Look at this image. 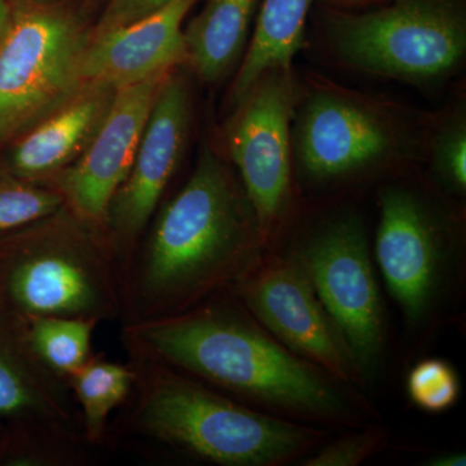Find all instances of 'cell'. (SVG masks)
I'll use <instances>...</instances> for the list:
<instances>
[{
    "mask_svg": "<svg viewBox=\"0 0 466 466\" xmlns=\"http://www.w3.org/2000/svg\"><path fill=\"white\" fill-rule=\"evenodd\" d=\"M11 17V0H0V38L7 30Z\"/></svg>",
    "mask_w": 466,
    "mask_h": 466,
    "instance_id": "obj_28",
    "label": "cell"
},
{
    "mask_svg": "<svg viewBox=\"0 0 466 466\" xmlns=\"http://www.w3.org/2000/svg\"><path fill=\"white\" fill-rule=\"evenodd\" d=\"M82 0H11L0 38V147L75 96L92 25Z\"/></svg>",
    "mask_w": 466,
    "mask_h": 466,
    "instance_id": "obj_5",
    "label": "cell"
},
{
    "mask_svg": "<svg viewBox=\"0 0 466 466\" xmlns=\"http://www.w3.org/2000/svg\"><path fill=\"white\" fill-rule=\"evenodd\" d=\"M26 339L50 370L67 379L90 360L92 336L99 321L92 319L47 317L23 321Z\"/></svg>",
    "mask_w": 466,
    "mask_h": 466,
    "instance_id": "obj_20",
    "label": "cell"
},
{
    "mask_svg": "<svg viewBox=\"0 0 466 466\" xmlns=\"http://www.w3.org/2000/svg\"><path fill=\"white\" fill-rule=\"evenodd\" d=\"M431 466H465L466 456L465 453L455 452L446 453V455L438 456L429 461Z\"/></svg>",
    "mask_w": 466,
    "mask_h": 466,
    "instance_id": "obj_27",
    "label": "cell"
},
{
    "mask_svg": "<svg viewBox=\"0 0 466 466\" xmlns=\"http://www.w3.org/2000/svg\"><path fill=\"white\" fill-rule=\"evenodd\" d=\"M200 0H170L128 25L90 36L82 60L84 84L118 88L187 64L184 21Z\"/></svg>",
    "mask_w": 466,
    "mask_h": 466,
    "instance_id": "obj_15",
    "label": "cell"
},
{
    "mask_svg": "<svg viewBox=\"0 0 466 466\" xmlns=\"http://www.w3.org/2000/svg\"><path fill=\"white\" fill-rule=\"evenodd\" d=\"M116 91L106 85H82L64 106L7 144L0 167L20 179L50 187L90 146Z\"/></svg>",
    "mask_w": 466,
    "mask_h": 466,
    "instance_id": "obj_16",
    "label": "cell"
},
{
    "mask_svg": "<svg viewBox=\"0 0 466 466\" xmlns=\"http://www.w3.org/2000/svg\"><path fill=\"white\" fill-rule=\"evenodd\" d=\"M173 70L118 88L84 155L50 184L73 213L104 232L110 202L130 171L150 110Z\"/></svg>",
    "mask_w": 466,
    "mask_h": 466,
    "instance_id": "obj_14",
    "label": "cell"
},
{
    "mask_svg": "<svg viewBox=\"0 0 466 466\" xmlns=\"http://www.w3.org/2000/svg\"><path fill=\"white\" fill-rule=\"evenodd\" d=\"M167 2L170 0H106L100 16L92 25L91 36L101 35L128 25L157 11Z\"/></svg>",
    "mask_w": 466,
    "mask_h": 466,
    "instance_id": "obj_25",
    "label": "cell"
},
{
    "mask_svg": "<svg viewBox=\"0 0 466 466\" xmlns=\"http://www.w3.org/2000/svg\"><path fill=\"white\" fill-rule=\"evenodd\" d=\"M294 258L341 334L358 372H372L385 345V325L363 220L357 214L328 220Z\"/></svg>",
    "mask_w": 466,
    "mask_h": 466,
    "instance_id": "obj_8",
    "label": "cell"
},
{
    "mask_svg": "<svg viewBox=\"0 0 466 466\" xmlns=\"http://www.w3.org/2000/svg\"><path fill=\"white\" fill-rule=\"evenodd\" d=\"M435 173L452 191L466 189V125L461 116L441 127L431 148Z\"/></svg>",
    "mask_w": 466,
    "mask_h": 466,
    "instance_id": "obj_23",
    "label": "cell"
},
{
    "mask_svg": "<svg viewBox=\"0 0 466 466\" xmlns=\"http://www.w3.org/2000/svg\"><path fill=\"white\" fill-rule=\"evenodd\" d=\"M63 205L56 189L20 179L0 167V235L48 216Z\"/></svg>",
    "mask_w": 466,
    "mask_h": 466,
    "instance_id": "obj_21",
    "label": "cell"
},
{
    "mask_svg": "<svg viewBox=\"0 0 466 466\" xmlns=\"http://www.w3.org/2000/svg\"><path fill=\"white\" fill-rule=\"evenodd\" d=\"M135 375L130 361L118 363L94 354L67 377V386L81 413L86 441L95 450H104L110 420L130 395Z\"/></svg>",
    "mask_w": 466,
    "mask_h": 466,
    "instance_id": "obj_19",
    "label": "cell"
},
{
    "mask_svg": "<svg viewBox=\"0 0 466 466\" xmlns=\"http://www.w3.org/2000/svg\"><path fill=\"white\" fill-rule=\"evenodd\" d=\"M323 7L343 9V11H358L382 5L386 0H315Z\"/></svg>",
    "mask_w": 466,
    "mask_h": 466,
    "instance_id": "obj_26",
    "label": "cell"
},
{
    "mask_svg": "<svg viewBox=\"0 0 466 466\" xmlns=\"http://www.w3.org/2000/svg\"><path fill=\"white\" fill-rule=\"evenodd\" d=\"M88 8L96 7V5H99L100 2H106V0H82Z\"/></svg>",
    "mask_w": 466,
    "mask_h": 466,
    "instance_id": "obj_30",
    "label": "cell"
},
{
    "mask_svg": "<svg viewBox=\"0 0 466 466\" xmlns=\"http://www.w3.org/2000/svg\"><path fill=\"white\" fill-rule=\"evenodd\" d=\"M8 447V433L5 426L0 421V466H3V460H5V452Z\"/></svg>",
    "mask_w": 466,
    "mask_h": 466,
    "instance_id": "obj_29",
    "label": "cell"
},
{
    "mask_svg": "<svg viewBox=\"0 0 466 466\" xmlns=\"http://www.w3.org/2000/svg\"><path fill=\"white\" fill-rule=\"evenodd\" d=\"M192 119V97L177 69L156 97L130 171L110 202L106 235L119 274L133 257L182 162Z\"/></svg>",
    "mask_w": 466,
    "mask_h": 466,
    "instance_id": "obj_10",
    "label": "cell"
},
{
    "mask_svg": "<svg viewBox=\"0 0 466 466\" xmlns=\"http://www.w3.org/2000/svg\"><path fill=\"white\" fill-rule=\"evenodd\" d=\"M407 389L413 403L431 413L455 406L461 391L455 370L441 359H426L416 364L408 376Z\"/></svg>",
    "mask_w": 466,
    "mask_h": 466,
    "instance_id": "obj_22",
    "label": "cell"
},
{
    "mask_svg": "<svg viewBox=\"0 0 466 466\" xmlns=\"http://www.w3.org/2000/svg\"><path fill=\"white\" fill-rule=\"evenodd\" d=\"M294 106L296 90L290 70H271L236 106L229 126V158L265 238L289 198Z\"/></svg>",
    "mask_w": 466,
    "mask_h": 466,
    "instance_id": "obj_11",
    "label": "cell"
},
{
    "mask_svg": "<svg viewBox=\"0 0 466 466\" xmlns=\"http://www.w3.org/2000/svg\"><path fill=\"white\" fill-rule=\"evenodd\" d=\"M260 0H202L184 27L187 64L207 84H217L240 63Z\"/></svg>",
    "mask_w": 466,
    "mask_h": 466,
    "instance_id": "obj_17",
    "label": "cell"
},
{
    "mask_svg": "<svg viewBox=\"0 0 466 466\" xmlns=\"http://www.w3.org/2000/svg\"><path fill=\"white\" fill-rule=\"evenodd\" d=\"M315 0H260L249 43L233 79L232 106L271 70H290L305 45L306 24Z\"/></svg>",
    "mask_w": 466,
    "mask_h": 466,
    "instance_id": "obj_18",
    "label": "cell"
},
{
    "mask_svg": "<svg viewBox=\"0 0 466 466\" xmlns=\"http://www.w3.org/2000/svg\"><path fill=\"white\" fill-rule=\"evenodd\" d=\"M135 381L110 420L104 450L168 453L220 466H275L317 446L314 429L250 410L182 370L127 354Z\"/></svg>",
    "mask_w": 466,
    "mask_h": 466,
    "instance_id": "obj_2",
    "label": "cell"
},
{
    "mask_svg": "<svg viewBox=\"0 0 466 466\" xmlns=\"http://www.w3.org/2000/svg\"><path fill=\"white\" fill-rule=\"evenodd\" d=\"M376 258L408 320H422L440 296L449 236L441 216L419 193L391 186L380 198Z\"/></svg>",
    "mask_w": 466,
    "mask_h": 466,
    "instance_id": "obj_13",
    "label": "cell"
},
{
    "mask_svg": "<svg viewBox=\"0 0 466 466\" xmlns=\"http://www.w3.org/2000/svg\"><path fill=\"white\" fill-rule=\"evenodd\" d=\"M229 293L297 357L342 381L358 376L348 346L296 258L257 266Z\"/></svg>",
    "mask_w": 466,
    "mask_h": 466,
    "instance_id": "obj_12",
    "label": "cell"
},
{
    "mask_svg": "<svg viewBox=\"0 0 466 466\" xmlns=\"http://www.w3.org/2000/svg\"><path fill=\"white\" fill-rule=\"evenodd\" d=\"M0 311L119 321L121 274L106 232L64 204L0 235Z\"/></svg>",
    "mask_w": 466,
    "mask_h": 466,
    "instance_id": "obj_4",
    "label": "cell"
},
{
    "mask_svg": "<svg viewBox=\"0 0 466 466\" xmlns=\"http://www.w3.org/2000/svg\"><path fill=\"white\" fill-rule=\"evenodd\" d=\"M265 240L238 174L205 146L121 272V327L174 317L231 291L259 265Z\"/></svg>",
    "mask_w": 466,
    "mask_h": 466,
    "instance_id": "obj_1",
    "label": "cell"
},
{
    "mask_svg": "<svg viewBox=\"0 0 466 466\" xmlns=\"http://www.w3.org/2000/svg\"><path fill=\"white\" fill-rule=\"evenodd\" d=\"M0 421L8 433L3 466H86L99 452L86 441L66 380L34 352L23 321L3 311Z\"/></svg>",
    "mask_w": 466,
    "mask_h": 466,
    "instance_id": "obj_7",
    "label": "cell"
},
{
    "mask_svg": "<svg viewBox=\"0 0 466 466\" xmlns=\"http://www.w3.org/2000/svg\"><path fill=\"white\" fill-rule=\"evenodd\" d=\"M227 293L174 317L124 325L126 354L155 359L229 397L299 415H345L348 404L336 386Z\"/></svg>",
    "mask_w": 466,
    "mask_h": 466,
    "instance_id": "obj_3",
    "label": "cell"
},
{
    "mask_svg": "<svg viewBox=\"0 0 466 466\" xmlns=\"http://www.w3.org/2000/svg\"><path fill=\"white\" fill-rule=\"evenodd\" d=\"M381 435L370 431L346 438L325 447L320 452L306 459V466H357L376 452L381 443Z\"/></svg>",
    "mask_w": 466,
    "mask_h": 466,
    "instance_id": "obj_24",
    "label": "cell"
},
{
    "mask_svg": "<svg viewBox=\"0 0 466 466\" xmlns=\"http://www.w3.org/2000/svg\"><path fill=\"white\" fill-rule=\"evenodd\" d=\"M323 21L343 63L370 75L424 84L455 72L466 55V0L323 7Z\"/></svg>",
    "mask_w": 466,
    "mask_h": 466,
    "instance_id": "obj_6",
    "label": "cell"
},
{
    "mask_svg": "<svg viewBox=\"0 0 466 466\" xmlns=\"http://www.w3.org/2000/svg\"><path fill=\"white\" fill-rule=\"evenodd\" d=\"M400 122L337 87L314 88L291 124V149L309 182H339L390 164L403 150Z\"/></svg>",
    "mask_w": 466,
    "mask_h": 466,
    "instance_id": "obj_9",
    "label": "cell"
}]
</instances>
